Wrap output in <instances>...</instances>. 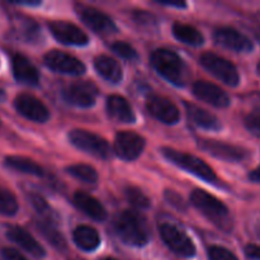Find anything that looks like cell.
<instances>
[{
    "instance_id": "20",
    "label": "cell",
    "mask_w": 260,
    "mask_h": 260,
    "mask_svg": "<svg viewBox=\"0 0 260 260\" xmlns=\"http://www.w3.org/2000/svg\"><path fill=\"white\" fill-rule=\"evenodd\" d=\"M73 201L78 210H80L81 212H84L93 220L103 221L107 217V212L103 206H102V203L94 197H91L90 194H88V193L78 190L74 194Z\"/></svg>"
},
{
    "instance_id": "3",
    "label": "cell",
    "mask_w": 260,
    "mask_h": 260,
    "mask_svg": "<svg viewBox=\"0 0 260 260\" xmlns=\"http://www.w3.org/2000/svg\"><path fill=\"white\" fill-rule=\"evenodd\" d=\"M161 154L164 155L165 159L179 167L180 169L196 175L205 182L213 183L216 180V173L213 172L212 168L206 164L203 160L198 159L197 156L177 151V150L170 149V147H162Z\"/></svg>"
},
{
    "instance_id": "27",
    "label": "cell",
    "mask_w": 260,
    "mask_h": 260,
    "mask_svg": "<svg viewBox=\"0 0 260 260\" xmlns=\"http://www.w3.org/2000/svg\"><path fill=\"white\" fill-rule=\"evenodd\" d=\"M36 228H37V230L42 234L43 238H45L48 243L52 244L55 248L57 249L66 248L65 239H63V236L61 235L60 231L56 229L55 221L40 218V220L36 221Z\"/></svg>"
},
{
    "instance_id": "34",
    "label": "cell",
    "mask_w": 260,
    "mask_h": 260,
    "mask_svg": "<svg viewBox=\"0 0 260 260\" xmlns=\"http://www.w3.org/2000/svg\"><path fill=\"white\" fill-rule=\"evenodd\" d=\"M245 127L250 134L260 139V113H251L245 117Z\"/></svg>"
},
{
    "instance_id": "18",
    "label": "cell",
    "mask_w": 260,
    "mask_h": 260,
    "mask_svg": "<svg viewBox=\"0 0 260 260\" xmlns=\"http://www.w3.org/2000/svg\"><path fill=\"white\" fill-rule=\"evenodd\" d=\"M13 75L17 81L29 86H36L40 81V74L36 66L19 53L13 57Z\"/></svg>"
},
{
    "instance_id": "36",
    "label": "cell",
    "mask_w": 260,
    "mask_h": 260,
    "mask_svg": "<svg viewBox=\"0 0 260 260\" xmlns=\"http://www.w3.org/2000/svg\"><path fill=\"white\" fill-rule=\"evenodd\" d=\"M165 198H167L168 202H169L170 205H173L175 208H178V210H185V208H187L183 198L180 197L177 192L167 190V193H165Z\"/></svg>"
},
{
    "instance_id": "30",
    "label": "cell",
    "mask_w": 260,
    "mask_h": 260,
    "mask_svg": "<svg viewBox=\"0 0 260 260\" xmlns=\"http://www.w3.org/2000/svg\"><path fill=\"white\" fill-rule=\"evenodd\" d=\"M124 196H126L127 201H128L134 207L139 208V210H146V208H149L150 205H151V203H150V200L147 198V196L137 187H132V185L127 187L126 189H124Z\"/></svg>"
},
{
    "instance_id": "5",
    "label": "cell",
    "mask_w": 260,
    "mask_h": 260,
    "mask_svg": "<svg viewBox=\"0 0 260 260\" xmlns=\"http://www.w3.org/2000/svg\"><path fill=\"white\" fill-rule=\"evenodd\" d=\"M201 65L215 78L229 86H236L240 83V75L233 62L212 52H206L200 58Z\"/></svg>"
},
{
    "instance_id": "6",
    "label": "cell",
    "mask_w": 260,
    "mask_h": 260,
    "mask_svg": "<svg viewBox=\"0 0 260 260\" xmlns=\"http://www.w3.org/2000/svg\"><path fill=\"white\" fill-rule=\"evenodd\" d=\"M69 140L79 150L99 159H107L111 155V147L108 142L93 132L85 129H73L69 132Z\"/></svg>"
},
{
    "instance_id": "23",
    "label": "cell",
    "mask_w": 260,
    "mask_h": 260,
    "mask_svg": "<svg viewBox=\"0 0 260 260\" xmlns=\"http://www.w3.org/2000/svg\"><path fill=\"white\" fill-rule=\"evenodd\" d=\"M74 243L79 249L84 251H93L101 245V236L95 229L90 226H79L74 230Z\"/></svg>"
},
{
    "instance_id": "44",
    "label": "cell",
    "mask_w": 260,
    "mask_h": 260,
    "mask_svg": "<svg viewBox=\"0 0 260 260\" xmlns=\"http://www.w3.org/2000/svg\"><path fill=\"white\" fill-rule=\"evenodd\" d=\"M255 36H256V40H258V41H259V43H260V29L258 30V32L255 33Z\"/></svg>"
},
{
    "instance_id": "11",
    "label": "cell",
    "mask_w": 260,
    "mask_h": 260,
    "mask_svg": "<svg viewBox=\"0 0 260 260\" xmlns=\"http://www.w3.org/2000/svg\"><path fill=\"white\" fill-rule=\"evenodd\" d=\"M14 107L18 113L22 114L27 119L37 123H45L50 118V112L47 107L37 99L36 96L29 94H20L15 98Z\"/></svg>"
},
{
    "instance_id": "25",
    "label": "cell",
    "mask_w": 260,
    "mask_h": 260,
    "mask_svg": "<svg viewBox=\"0 0 260 260\" xmlns=\"http://www.w3.org/2000/svg\"><path fill=\"white\" fill-rule=\"evenodd\" d=\"M4 164L10 169L15 170V172L24 173V174L36 175V177H43V174H45L42 167H40L37 162L24 156H8L5 157Z\"/></svg>"
},
{
    "instance_id": "37",
    "label": "cell",
    "mask_w": 260,
    "mask_h": 260,
    "mask_svg": "<svg viewBox=\"0 0 260 260\" xmlns=\"http://www.w3.org/2000/svg\"><path fill=\"white\" fill-rule=\"evenodd\" d=\"M2 254H3V256H4L5 260H29V259L25 258L23 254H20L19 251L15 250V249H12V248L3 249Z\"/></svg>"
},
{
    "instance_id": "17",
    "label": "cell",
    "mask_w": 260,
    "mask_h": 260,
    "mask_svg": "<svg viewBox=\"0 0 260 260\" xmlns=\"http://www.w3.org/2000/svg\"><path fill=\"white\" fill-rule=\"evenodd\" d=\"M193 94L200 101L211 104L216 108H226L230 106V98L228 94L217 85L208 81H196L193 84Z\"/></svg>"
},
{
    "instance_id": "22",
    "label": "cell",
    "mask_w": 260,
    "mask_h": 260,
    "mask_svg": "<svg viewBox=\"0 0 260 260\" xmlns=\"http://www.w3.org/2000/svg\"><path fill=\"white\" fill-rule=\"evenodd\" d=\"M94 68H95L96 73L104 79V80L109 81L112 84H118L122 80V68L119 63L117 62L114 58L109 57V56L101 55L95 57L94 60Z\"/></svg>"
},
{
    "instance_id": "1",
    "label": "cell",
    "mask_w": 260,
    "mask_h": 260,
    "mask_svg": "<svg viewBox=\"0 0 260 260\" xmlns=\"http://www.w3.org/2000/svg\"><path fill=\"white\" fill-rule=\"evenodd\" d=\"M114 230L124 244L141 248L150 240V230L144 216L136 211L126 210L114 220Z\"/></svg>"
},
{
    "instance_id": "40",
    "label": "cell",
    "mask_w": 260,
    "mask_h": 260,
    "mask_svg": "<svg viewBox=\"0 0 260 260\" xmlns=\"http://www.w3.org/2000/svg\"><path fill=\"white\" fill-rule=\"evenodd\" d=\"M155 3H157V4H160V5H167V7L179 8V9L187 7V3H184V2H165V0H156Z\"/></svg>"
},
{
    "instance_id": "43",
    "label": "cell",
    "mask_w": 260,
    "mask_h": 260,
    "mask_svg": "<svg viewBox=\"0 0 260 260\" xmlns=\"http://www.w3.org/2000/svg\"><path fill=\"white\" fill-rule=\"evenodd\" d=\"M5 98H7V94H5L4 89L0 88V103H2V102H4Z\"/></svg>"
},
{
    "instance_id": "29",
    "label": "cell",
    "mask_w": 260,
    "mask_h": 260,
    "mask_svg": "<svg viewBox=\"0 0 260 260\" xmlns=\"http://www.w3.org/2000/svg\"><path fill=\"white\" fill-rule=\"evenodd\" d=\"M18 211V202L15 196L0 185V213L5 216H14Z\"/></svg>"
},
{
    "instance_id": "24",
    "label": "cell",
    "mask_w": 260,
    "mask_h": 260,
    "mask_svg": "<svg viewBox=\"0 0 260 260\" xmlns=\"http://www.w3.org/2000/svg\"><path fill=\"white\" fill-rule=\"evenodd\" d=\"M185 107H187L189 118L197 126L202 127L205 129H212V131H218L222 127L217 117L215 114L210 113L208 111H206V109L200 108V107L194 106V104H185Z\"/></svg>"
},
{
    "instance_id": "4",
    "label": "cell",
    "mask_w": 260,
    "mask_h": 260,
    "mask_svg": "<svg viewBox=\"0 0 260 260\" xmlns=\"http://www.w3.org/2000/svg\"><path fill=\"white\" fill-rule=\"evenodd\" d=\"M190 203L208 220L215 222V225L225 229V225L228 223L229 210L220 200L206 190L194 189L190 193Z\"/></svg>"
},
{
    "instance_id": "45",
    "label": "cell",
    "mask_w": 260,
    "mask_h": 260,
    "mask_svg": "<svg viewBox=\"0 0 260 260\" xmlns=\"http://www.w3.org/2000/svg\"><path fill=\"white\" fill-rule=\"evenodd\" d=\"M101 260H117V259H114V258H103V259H101Z\"/></svg>"
},
{
    "instance_id": "7",
    "label": "cell",
    "mask_w": 260,
    "mask_h": 260,
    "mask_svg": "<svg viewBox=\"0 0 260 260\" xmlns=\"http://www.w3.org/2000/svg\"><path fill=\"white\" fill-rule=\"evenodd\" d=\"M160 238L168 248L183 258H192L196 254V246L189 236L172 223H162L159 228Z\"/></svg>"
},
{
    "instance_id": "2",
    "label": "cell",
    "mask_w": 260,
    "mask_h": 260,
    "mask_svg": "<svg viewBox=\"0 0 260 260\" xmlns=\"http://www.w3.org/2000/svg\"><path fill=\"white\" fill-rule=\"evenodd\" d=\"M152 68L160 76L177 86H184L189 79V70L184 61L173 51L157 48L151 53Z\"/></svg>"
},
{
    "instance_id": "26",
    "label": "cell",
    "mask_w": 260,
    "mask_h": 260,
    "mask_svg": "<svg viewBox=\"0 0 260 260\" xmlns=\"http://www.w3.org/2000/svg\"><path fill=\"white\" fill-rule=\"evenodd\" d=\"M173 35L178 41L183 43H187L189 46H202L205 40L203 36L197 28L192 27L189 24H183V23H174L173 24Z\"/></svg>"
},
{
    "instance_id": "42",
    "label": "cell",
    "mask_w": 260,
    "mask_h": 260,
    "mask_svg": "<svg viewBox=\"0 0 260 260\" xmlns=\"http://www.w3.org/2000/svg\"><path fill=\"white\" fill-rule=\"evenodd\" d=\"M15 4L18 5H30V7H35V5H40V2H15Z\"/></svg>"
},
{
    "instance_id": "31",
    "label": "cell",
    "mask_w": 260,
    "mask_h": 260,
    "mask_svg": "<svg viewBox=\"0 0 260 260\" xmlns=\"http://www.w3.org/2000/svg\"><path fill=\"white\" fill-rule=\"evenodd\" d=\"M29 201L32 203L33 208L37 211L38 215H41V218H43V220L56 221V215L53 213L52 208L48 206V203L41 196L32 193V194H29Z\"/></svg>"
},
{
    "instance_id": "28",
    "label": "cell",
    "mask_w": 260,
    "mask_h": 260,
    "mask_svg": "<svg viewBox=\"0 0 260 260\" xmlns=\"http://www.w3.org/2000/svg\"><path fill=\"white\" fill-rule=\"evenodd\" d=\"M68 173L70 175H73L76 179L81 180V182L90 183V184H94L98 180V173L94 168H91L90 165L85 164H75L69 167Z\"/></svg>"
},
{
    "instance_id": "12",
    "label": "cell",
    "mask_w": 260,
    "mask_h": 260,
    "mask_svg": "<svg viewBox=\"0 0 260 260\" xmlns=\"http://www.w3.org/2000/svg\"><path fill=\"white\" fill-rule=\"evenodd\" d=\"M147 112L157 121L165 124H175L180 119L178 107L170 99L160 95H152L147 99Z\"/></svg>"
},
{
    "instance_id": "15",
    "label": "cell",
    "mask_w": 260,
    "mask_h": 260,
    "mask_svg": "<svg viewBox=\"0 0 260 260\" xmlns=\"http://www.w3.org/2000/svg\"><path fill=\"white\" fill-rule=\"evenodd\" d=\"M78 14L84 23L95 33L101 35H111L117 32V27L112 18L104 14L101 10L91 7H84L80 5L78 8Z\"/></svg>"
},
{
    "instance_id": "9",
    "label": "cell",
    "mask_w": 260,
    "mask_h": 260,
    "mask_svg": "<svg viewBox=\"0 0 260 260\" xmlns=\"http://www.w3.org/2000/svg\"><path fill=\"white\" fill-rule=\"evenodd\" d=\"M145 139L132 131L118 132L114 140V151L124 161L136 160L142 154Z\"/></svg>"
},
{
    "instance_id": "13",
    "label": "cell",
    "mask_w": 260,
    "mask_h": 260,
    "mask_svg": "<svg viewBox=\"0 0 260 260\" xmlns=\"http://www.w3.org/2000/svg\"><path fill=\"white\" fill-rule=\"evenodd\" d=\"M51 33L58 42L69 46H85L88 45L89 38L83 30L75 24L63 20H53L48 23Z\"/></svg>"
},
{
    "instance_id": "16",
    "label": "cell",
    "mask_w": 260,
    "mask_h": 260,
    "mask_svg": "<svg viewBox=\"0 0 260 260\" xmlns=\"http://www.w3.org/2000/svg\"><path fill=\"white\" fill-rule=\"evenodd\" d=\"M215 41L218 45L235 52H250L254 45L246 36L233 27H220L215 30Z\"/></svg>"
},
{
    "instance_id": "14",
    "label": "cell",
    "mask_w": 260,
    "mask_h": 260,
    "mask_svg": "<svg viewBox=\"0 0 260 260\" xmlns=\"http://www.w3.org/2000/svg\"><path fill=\"white\" fill-rule=\"evenodd\" d=\"M201 147L212 156L230 162L243 161L249 156V151L243 147L215 140H203L201 141Z\"/></svg>"
},
{
    "instance_id": "35",
    "label": "cell",
    "mask_w": 260,
    "mask_h": 260,
    "mask_svg": "<svg viewBox=\"0 0 260 260\" xmlns=\"http://www.w3.org/2000/svg\"><path fill=\"white\" fill-rule=\"evenodd\" d=\"M22 33L25 40L35 41L38 36V27L32 20H27L25 24L22 27Z\"/></svg>"
},
{
    "instance_id": "8",
    "label": "cell",
    "mask_w": 260,
    "mask_h": 260,
    "mask_svg": "<svg viewBox=\"0 0 260 260\" xmlns=\"http://www.w3.org/2000/svg\"><path fill=\"white\" fill-rule=\"evenodd\" d=\"M45 63L55 73L80 76L85 73V65L70 53L52 50L45 55Z\"/></svg>"
},
{
    "instance_id": "32",
    "label": "cell",
    "mask_w": 260,
    "mask_h": 260,
    "mask_svg": "<svg viewBox=\"0 0 260 260\" xmlns=\"http://www.w3.org/2000/svg\"><path fill=\"white\" fill-rule=\"evenodd\" d=\"M112 51H113L116 55H118L119 57L124 58V60H136L139 57L137 55V51L132 47L129 43L122 42V41H118V42H114L112 45Z\"/></svg>"
},
{
    "instance_id": "10",
    "label": "cell",
    "mask_w": 260,
    "mask_h": 260,
    "mask_svg": "<svg viewBox=\"0 0 260 260\" xmlns=\"http://www.w3.org/2000/svg\"><path fill=\"white\" fill-rule=\"evenodd\" d=\"M98 89L93 83L89 81H80L74 83L63 89L62 96L69 104L80 108H89L95 104Z\"/></svg>"
},
{
    "instance_id": "19",
    "label": "cell",
    "mask_w": 260,
    "mask_h": 260,
    "mask_svg": "<svg viewBox=\"0 0 260 260\" xmlns=\"http://www.w3.org/2000/svg\"><path fill=\"white\" fill-rule=\"evenodd\" d=\"M7 236L9 240H12L13 243H15L20 248L24 249L25 251L37 256V258H43L46 255V251L42 248V245L29 233H27L24 229L13 226V228L8 229Z\"/></svg>"
},
{
    "instance_id": "38",
    "label": "cell",
    "mask_w": 260,
    "mask_h": 260,
    "mask_svg": "<svg viewBox=\"0 0 260 260\" xmlns=\"http://www.w3.org/2000/svg\"><path fill=\"white\" fill-rule=\"evenodd\" d=\"M134 18L136 22L141 23V24H151V22H154V17L151 14L146 12H136L134 14Z\"/></svg>"
},
{
    "instance_id": "33",
    "label": "cell",
    "mask_w": 260,
    "mask_h": 260,
    "mask_svg": "<svg viewBox=\"0 0 260 260\" xmlns=\"http://www.w3.org/2000/svg\"><path fill=\"white\" fill-rule=\"evenodd\" d=\"M208 258L210 260H239L233 251L217 245L208 249Z\"/></svg>"
},
{
    "instance_id": "39",
    "label": "cell",
    "mask_w": 260,
    "mask_h": 260,
    "mask_svg": "<svg viewBox=\"0 0 260 260\" xmlns=\"http://www.w3.org/2000/svg\"><path fill=\"white\" fill-rule=\"evenodd\" d=\"M245 254L246 256H249L250 259H259L260 260V246L259 245H248L245 248Z\"/></svg>"
},
{
    "instance_id": "21",
    "label": "cell",
    "mask_w": 260,
    "mask_h": 260,
    "mask_svg": "<svg viewBox=\"0 0 260 260\" xmlns=\"http://www.w3.org/2000/svg\"><path fill=\"white\" fill-rule=\"evenodd\" d=\"M107 111L112 118L121 123H134L136 119L132 107L121 95H111L107 99Z\"/></svg>"
},
{
    "instance_id": "41",
    "label": "cell",
    "mask_w": 260,
    "mask_h": 260,
    "mask_svg": "<svg viewBox=\"0 0 260 260\" xmlns=\"http://www.w3.org/2000/svg\"><path fill=\"white\" fill-rule=\"evenodd\" d=\"M249 179L254 183H260V167L256 168L255 170H253V172L249 174Z\"/></svg>"
}]
</instances>
